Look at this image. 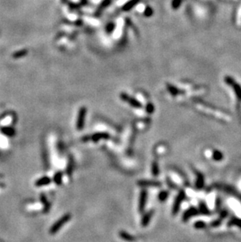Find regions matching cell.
<instances>
[{"label": "cell", "mask_w": 241, "mask_h": 242, "mask_svg": "<svg viewBox=\"0 0 241 242\" xmlns=\"http://www.w3.org/2000/svg\"><path fill=\"white\" fill-rule=\"evenodd\" d=\"M71 218V214L64 215V216H62L61 219H60L57 222H56V223L51 227V229H50V233H51V234H55V233L57 232L58 230H60L62 226L65 224L66 222L70 220Z\"/></svg>", "instance_id": "obj_1"}, {"label": "cell", "mask_w": 241, "mask_h": 242, "mask_svg": "<svg viewBox=\"0 0 241 242\" xmlns=\"http://www.w3.org/2000/svg\"><path fill=\"white\" fill-rule=\"evenodd\" d=\"M184 197H185V192L183 191H181L179 193V195L176 197L175 202H174L173 208H172V214L173 215H176L178 213V212L179 210L180 204L184 199Z\"/></svg>", "instance_id": "obj_2"}, {"label": "cell", "mask_w": 241, "mask_h": 242, "mask_svg": "<svg viewBox=\"0 0 241 242\" xmlns=\"http://www.w3.org/2000/svg\"><path fill=\"white\" fill-rule=\"evenodd\" d=\"M86 109L85 107L81 108L78 114V121H77V129L78 130H81L84 128L85 125V120H86Z\"/></svg>", "instance_id": "obj_3"}, {"label": "cell", "mask_w": 241, "mask_h": 242, "mask_svg": "<svg viewBox=\"0 0 241 242\" xmlns=\"http://www.w3.org/2000/svg\"><path fill=\"white\" fill-rule=\"evenodd\" d=\"M146 199H147V191L143 190L140 193V201H139V211L140 213L144 212L146 204Z\"/></svg>", "instance_id": "obj_4"}, {"label": "cell", "mask_w": 241, "mask_h": 242, "mask_svg": "<svg viewBox=\"0 0 241 242\" xmlns=\"http://www.w3.org/2000/svg\"><path fill=\"white\" fill-rule=\"evenodd\" d=\"M138 185L140 187H158L161 186V183H160L158 181L154 180H140L138 182Z\"/></svg>", "instance_id": "obj_5"}, {"label": "cell", "mask_w": 241, "mask_h": 242, "mask_svg": "<svg viewBox=\"0 0 241 242\" xmlns=\"http://www.w3.org/2000/svg\"><path fill=\"white\" fill-rule=\"evenodd\" d=\"M110 138V135L107 133H98L91 136V139L93 142H98L100 139H107Z\"/></svg>", "instance_id": "obj_6"}, {"label": "cell", "mask_w": 241, "mask_h": 242, "mask_svg": "<svg viewBox=\"0 0 241 242\" xmlns=\"http://www.w3.org/2000/svg\"><path fill=\"white\" fill-rule=\"evenodd\" d=\"M153 215V210H150L149 211L148 213H146L144 215L143 218L142 219V226H146L148 224H149V221L151 219L152 216Z\"/></svg>", "instance_id": "obj_7"}, {"label": "cell", "mask_w": 241, "mask_h": 242, "mask_svg": "<svg viewBox=\"0 0 241 242\" xmlns=\"http://www.w3.org/2000/svg\"><path fill=\"white\" fill-rule=\"evenodd\" d=\"M119 235L122 239H124L125 240H127V241H133V240H136V238L134 237L133 236H131V234L125 232V231H120Z\"/></svg>", "instance_id": "obj_8"}, {"label": "cell", "mask_w": 241, "mask_h": 242, "mask_svg": "<svg viewBox=\"0 0 241 242\" xmlns=\"http://www.w3.org/2000/svg\"><path fill=\"white\" fill-rule=\"evenodd\" d=\"M122 98H123L124 100H125V101H128V103H130V104H131V106H133V107H141V104H140V103L138 101H136V100H133L131 99V98H129L128 96L126 95H122Z\"/></svg>", "instance_id": "obj_9"}, {"label": "cell", "mask_w": 241, "mask_h": 242, "mask_svg": "<svg viewBox=\"0 0 241 242\" xmlns=\"http://www.w3.org/2000/svg\"><path fill=\"white\" fill-rule=\"evenodd\" d=\"M196 212H197V211H196L194 208H190V209L187 210L185 213H184L183 216H182V220L183 221L188 220L189 219V217H191L193 215L196 214Z\"/></svg>", "instance_id": "obj_10"}, {"label": "cell", "mask_w": 241, "mask_h": 242, "mask_svg": "<svg viewBox=\"0 0 241 242\" xmlns=\"http://www.w3.org/2000/svg\"><path fill=\"white\" fill-rule=\"evenodd\" d=\"M152 173L154 176H158L159 175L160 170H159V165H158V163L156 161H153V163H152Z\"/></svg>", "instance_id": "obj_11"}, {"label": "cell", "mask_w": 241, "mask_h": 242, "mask_svg": "<svg viewBox=\"0 0 241 242\" xmlns=\"http://www.w3.org/2000/svg\"><path fill=\"white\" fill-rule=\"evenodd\" d=\"M167 197H168V192H167V191H161V192L158 195V200H159L160 201H164L167 198Z\"/></svg>", "instance_id": "obj_12"}, {"label": "cell", "mask_w": 241, "mask_h": 242, "mask_svg": "<svg viewBox=\"0 0 241 242\" xmlns=\"http://www.w3.org/2000/svg\"><path fill=\"white\" fill-rule=\"evenodd\" d=\"M230 85H233V87L234 88V89H235L236 93L237 94V96H239V98H241V88H240V86H239V85H237V84H236L235 81H233V83H232Z\"/></svg>", "instance_id": "obj_13"}, {"label": "cell", "mask_w": 241, "mask_h": 242, "mask_svg": "<svg viewBox=\"0 0 241 242\" xmlns=\"http://www.w3.org/2000/svg\"><path fill=\"white\" fill-rule=\"evenodd\" d=\"M50 183V179L48 177H44V178L41 179L40 180L38 181L37 185L38 186H42V185H46Z\"/></svg>", "instance_id": "obj_14"}, {"label": "cell", "mask_w": 241, "mask_h": 242, "mask_svg": "<svg viewBox=\"0 0 241 242\" xmlns=\"http://www.w3.org/2000/svg\"><path fill=\"white\" fill-rule=\"evenodd\" d=\"M54 180L56 182V184H60L62 183V173L61 172H58L55 176H54Z\"/></svg>", "instance_id": "obj_15"}, {"label": "cell", "mask_w": 241, "mask_h": 242, "mask_svg": "<svg viewBox=\"0 0 241 242\" xmlns=\"http://www.w3.org/2000/svg\"><path fill=\"white\" fill-rule=\"evenodd\" d=\"M146 111H147L148 113H153V107L152 104H148L147 107H146Z\"/></svg>", "instance_id": "obj_16"}, {"label": "cell", "mask_w": 241, "mask_h": 242, "mask_svg": "<svg viewBox=\"0 0 241 242\" xmlns=\"http://www.w3.org/2000/svg\"><path fill=\"white\" fill-rule=\"evenodd\" d=\"M203 223L201 222H198L197 223H195V227H197V228H200V227H202L203 226Z\"/></svg>", "instance_id": "obj_17"}]
</instances>
